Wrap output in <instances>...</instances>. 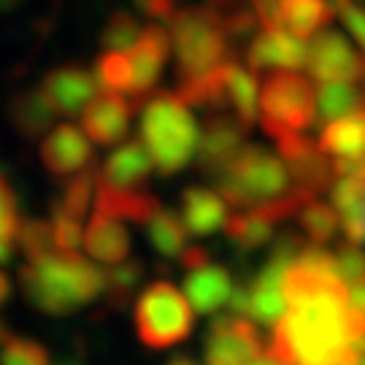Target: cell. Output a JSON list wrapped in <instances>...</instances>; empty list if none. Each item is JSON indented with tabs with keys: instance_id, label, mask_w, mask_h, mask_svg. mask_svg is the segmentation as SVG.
<instances>
[{
	"instance_id": "obj_1",
	"label": "cell",
	"mask_w": 365,
	"mask_h": 365,
	"mask_svg": "<svg viewBox=\"0 0 365 365\" xmlns=\"http://www.w3.org/2000/svg\"><path fill=\"white\" fill-rule=\"evenodd\" d=\"M287 312L271 333L282 365H357L365 357V319L349 306L336 252L306 244L284 274Z\"/></svg>"
},
{
	"instance_id": "obj_2",
	"label": "cell",
	"mask_w": 365,
	"mask_h": 365,
	"mask_svg": "<svg viewBox=\"0 0 365 365\" xmlns=\"http://www.w3.org/2000/svg\"><path fill=\"white\" fill-rule=\"evenodd\" d=\"M19 287L33 309L49 317H66L103 295L106 271L78 252H54L22 265Z\"/></svg>"
},
{
	"instance_id": "obj_3",
	"label": "cell",
	"mask_w": 365,
	"mask_h": 365,
	"mask_svg": "<svg viewBox=\"0 0 365 365\" xmlns=\"http://www.w3.org/2000/svg\"><path fill=\"white\" fill-rule=\"evenodd\" d=\"M138 111H141V138L155 160L157 173L173 176L187 168V163L197 152L200 133L182 95L168 90L149 92L138 103Z\"/></svg>"
},
{
	"instance_id": "obj_4",
	"label": "cell",
	"mask_w": 365,
	"mask_h": 365,
	"mask_svg": "<svg viewBox=\"0 0 365 365\" xmlns=\"http://www.w3.org/2000/svg\"><path fill=\"white\" fill-rule=\"evenodd\" d=\"M214 184L220 195L238 209H265L298 190L289 182L284 160L260 144L241 146V152L214 179Z\"/></svg>"
},
{
	"instance_id": "obj_5",
	"label": "cell",
	"mask_w": 365,
	"mask_h": 365,
	"mask_svg": "<svg viewBox=\"0 0 365 365\" xmlns=\"http://www.w3.org/2000/svg\"><path fill=\"white\" fill-rule=\"evenodd\" d=\"M168 22L176 54V81L203 76L227 60L230 36L209 6H184Z\"/></svg>"
},
{
	"instance_id": "obj_6",
	"label": "cell",
	"mask_w": 365,
	"mask_h": 365,
	"mask_svg": "<svg viewBox=\"0 0 365 365\" xmlns=\"http://www.w3.org/2000/svg\"><path fill=\"white\" fill-rule=\"evenodd\" d=\"M135 333L149 349H170L190 339L195 309L170 282H152L135 298Z\"/></svg>"
},
{
	"instance_id": "obj_7",
	"label": "cell",
	"mask_w": 365,
	"mask_h": 365,
	"mask_svg": "<svg viewBox=\"0 0 365 365\" xmlns=\"http://www.w3.org/2000/svg\"><path fill=\"white\" fill-rule=\"evenodd\" d=\"M260 125L265 135L276 141L317 125V95L312 81L295 71L265 78L260 92Z\"/></svg>"
},
{
	"instance_id": "obj_8",
	"label": "cell",
	"mask_w": 365,
	"mask_h": 365,
	"mask_svg": "<svg viewBox=\"0 0 365 365\" xmlns=\"http://www.w3.org/2000/svg\"><path fill=\"white\" fill-rule=\"evenodd\" d=\"M306 247V241L300 238L295 230L282 233L274 238V249L268 255V260L262 262V268L257 274L247 279L249 287V312L257 325L274 327L279 322V317L284 314V274H287L289 262L300 255V249Z\"/></svg>"
},
{
	"instance_id": "obj_9",
	"label": "cell",
	"mask_w": 365,
	"mask_h": 365,
	"mask_svg": "<svg viewBox=\"0 0 365 365\" xmlns=\"http://www.w3.org/2000/svg\"><path fill=\"white\" fill-rule=\"evenodd\" d=\"M262 357V339L252 319L222 314L211 322L203 341L206 365H249Z\"/></svg>"
},
{
	"instance_id": "obj_10",
	"label": "cell",
	"mask_w": 365,
	"mask_h": 365,
	"mask_svg": "<svg viewBox=\"0 0 365 365\" xmlns=\"http://www.w3.org/2000/svg\"><path fill=\"white\" fill-rule=\"evenodd\" d=\"M279 157L284 160L295 187L303 190L306 195L317 197L319 192L330 190L333 182H336L333 160L309 135L289 133L284 138H279Z\"/></svg>"
},
{
	"instance_id": "obj_11",
	"label": "cell",
	"mask_w": 365,
	"mask_h": 365,
	"mask_svg": "<svg viewBox=\"0 0 365 365\" xmlns=\"http://www.w3.org/2000/svg\"><path fill=\"white\" fill-rule=\"evenodd\" d=\"M306 68L317 81H365V54L357 52L339 30H319L306 57Z\"/></svg>"
},
{
	"instance_id": "obj_12",
	"label": "cell",
	"mask_w": 365,
	"mask_h": 365,
	"mask_svg": "<svg viewBox=\"0 0 365 365\" xmlns=\"http://www.w3.org/2000/svg\"><path fill=\"white\" fill-rule=\"evenodd\" d=\"M244 135H247V128L235 117H227L220 111L206 117L200 141H197V168H200V173L214 182L222 170L230 165V160L241 152Z\"/></svg>"
},
{
	"instance_id": "obj_13",
	"label": "cell",
	"mask_w": 365,
	"mask_h": 365,
	"mask_svg": "<svg viewBox=\"0 0 365 365\" xmlns=\"http://www.w3.org/2000/svg\"><path fill=\"white\" fill-rule=\"evenodd\" d=\"M98 90V78L90 68L68 63L49 71L41 81V95L49 103L54 114L60 117H73L78 111H84Z\"/></svg>"
},
{
	"instance_id": "obj_14",
	"label": "cell",
	"mask_w": 365,
	"mask_h": 365,
	"mask_svg": "<svg viewBox=\"0 0 365 365\" xmlns=\"http://www.w3.org/2000/svg\"><path fill=\"white\" fill-rule=\"evenodd\" d=\"M170 57V33L163 25H144L138 38L130 49L133 60V103L138 108V103L144 101L149 92L155 90L157 78L163 73V68Z\"/></svg>"
},
{
	"instance_id": "obj_15",
	"label": "cell",
	"mask_w": 365,
	"mask_h": 365,
	"mask_svg": "<svg viewBox=\"0 0 365 365\" xmlns=\"http://www.w3.org/2000/svg\"><path fill=\"white\" fill-rule=\"evenodd\" d=\"M138 108L133 101H128L122 92H106L101 98H92L90 106L84 108V133L90 135L98 146L122 144L130 130V117Z\"/></svg>"
},
{
	"instance_id": "obj_16",
	"label": "cell",
	"mask_w": 365,
	"mask_h": 365,
	"mask_svg": "<svg viewBox=\"0 0 365 365\" xmlns=\"http://www.w3.org/2000/svg\"><path fill=\"white\" fill-rule=\"evenodd\" d=\"M92 144L87 141V133L73 125H60L49 130V135L41 144V163L57 179L76 176L81 170L92 168Z\"/></svg>"
},
{
	"instance_id": "obj_17",
	"label": "cell",
	"mask_w": 365,
	"mask_h": 365,
	"mask_svg": "<svg viewBox=\"0 0 365 365\" xmlns=\"http://www.w3.org/2000/svg\"><path fill=\"white\" fill-rule=\"evenodd\" d=\"M309 49L303 38L292 36L284 27H274L265 30L257 38L249 43L247 49V66L255 73H265V71H298L300 66H306Z\"/></svg>"
},
{
	"instance_id": "obj_18",
	"label": "cell",
	"mask_w": 365,
	"mask_h": 365,
	"mask_svg": "<svg viewBox=\"0 0 365 365\" xmlns=\"http://www.w3.org/2000/svg\"><path fill=\"white\" fill-rule=\"evenodd\" d=\"M235 279L227 274V268L220 262H200L195 268H190L184 276V289L187 300L197 314H217L220 309L230 306Z\"/></svg>"
},
{
	"instance_id": "obj_19",
	"label": "cell",
	"mask_w": 365,
	"mask_h": 365,
	"mask_svg": "<svg viewBox=\"0 0 365 365\" xmlns=\"http://www.w3.org/2000/svg\"><path fill=\"white\" fill-rule=\"evenodd\" d=\"M155 168V160L141 141H125L103 160V168L98 170L101 182L119 187V190H141L149 182V173Z\"/></svg>"
},
{
	"instance_id": "obj_20",
	"label": "cell",
	"mask_w": 365,
	"mask_h": 365,
	"mask_svg": "<svg viewBox=\"0 0 365 365\" xmlns=\"http://www.w3.org/2000/svg\"><path fill=\"white\" fill-rule=\"evenodd\" d=\"M160 206V197L146 192V190H119L106 182H98V192H95V211L114 217L122 222H135V225H146L155 217Z\"/></svg>"
},
{
	"instance_id": "obj_21",
	"label": "cell",
	"mask_w": 365,
	"mask_h": 365,
	"mask_svg": "<svg viewBox=\"0 0 365 365\" xmlns=\"http://www.w3.org/2000/svg\"><path fill=\"white\" fill-rule=\"evenodd\" d=\"M319 146L333 160V165L365 160V108L327 122L319 135Z\"/></svg>"
},
{
	"instance_id": "obj_22",
	"label": "cell",
	"mask_w": 365,
	"mask_h": 365,
	"mask_svg": "<svg viewBox=\"0 0 365 365\" xmlns=\"http://www.w3.org/2000/svg\"><path fill=\"white\" fill-rule=\"evenodd\" d=\"M182 220L190 235H211L227 222V200L209 187L192 184L182 192Z\"/></svg>"
},
{
	"instance_id": "obj_23",
	"label": "cell",
	"mask_w": 365,
	"mask_h": 365,
	"mask_svg": "<svg viewBox=\"0 0 365 365\" xmlns=\"http://www.w3.org/2000/svg\"><path fill=\"white\" fill-rule=\"evenodd\" d=\"M84 249L95 262L117 265L130 257V233L119 220L95 211L84 233Z\"/></svg>"
},
{
	"instance_id": "obj_24",
	"label": "cell",
	"mask_w": 365,
	"mask_h": 365,
	"mask_svg": "<svg viewBox=\"0 0 365 365\" xmlns=\"http://www.w3.org/2000/svg\"><path fill=\"white\" fill-rule=\"evenodd\" d=\"M225 92H227V108L233 117L252 130L257 122V106H260V90H257V73L249 66H241L235 57L225 60Z\"/></svg>"
},
{
	"instance_id": "obj_25",
	"label": "cell",
	"mask_w": 365,
	"mask_h": 365,
	"mask_svg": "<svg viewBox=\"0 0 365 365\" xmlns=\"http://www.w3.org/2000/svg\"><path fill=\"white\" fill-rule=\"evenodd\" d=\"M336 16L330 0H282L279 3V27L298 38H312L325 30Z\"/></svg>"
},
{
	"instance_id": "obj_26",
	"label": "cell",
	"mask_w": 365,
	"mask_h": 365,
	"mask_svg": "<svg viewBox=\"0 0 365 365\" xmlns=\"http://www.w3.org/2000/svg\"><path fill=\"white\" fill-rule=\"evenodd\" d=\"M276 225H282V222H276L271 214H265L262 209H249L241 211V214H230L222 230L227 235V241L235 244L238 249L257 252V249L274 241Z\"/></svg>"
},
{
	"instance_id": "obj_27",
	"label": "cell",
	"mask_w": 365,
	"mask_h": 365,
	"mask_svg": "<svg viewBox=\"0 0 365 365\" xmlns=\"http://www.w3.org/2000/svg\"><path fill=\"white\" fill-rule=\"evenodd\" d=\"M11 125L22 138H41L52 130V108L36 90H22L11 98Z\"/></svg>"
},
{
	"instance_id": "obj_28",
	"label": "cell",
	"mask_w": 365,
	"mask_h": 365,
	"mask_svg": "<svg viewBox=\"0 0 365 365\" xmlns=\"http://www.w3.org/2000/svg\"><path fill=\"white\" fill-rule=\"evenodd\" d=\"M365 106V90L354 81H325L317 92V122L349 117Z\"/></svg>"
},
{
	"instance_id": "obj_29",
	"label": "cell",
	"mask_w": 365,
	"mask_h": 365,
	"mask_svg": "<svg viewBox=\"0 0 365 365\" xmlns=\"http://www.w3.org/2000/svg\"><path fill=\"white\" fill-rule=\"evenodd\" d=\"M187 235H190V230H187L184 220L170 209H160L146 222V238H149L152 249L165 260L179 257L187 249Z\"/></svg>"
},
{
	"instance_id": "obj_30",
	"label": "cell",
	"mask_w": 365,
	"mask_h": 365,
	"mask_svg": "<svg viewBox=\"0 0 365 365\" xmlns=\"http://www.w3.org/2000/svg\"><path fill=\"white\" fill-rule=\"evenodd\" d=\"M298 225L312 244H322V247L330 244V241H336V235L341 230V220L336 209L322 203L319 197H312V200H306L300 206Z\"/></svg>"
},
{
	"instance_id": "obj_31",
	"label": "cell",
	"mask_w": 365,
	"mask_h": 365,
	"mask_svg": "<svg viewBox=\"0 0 365 365\" xmlns=\"http://www.w3.org/2000/svg\"><path fill=\"white\" fill-rule=\"evenodd\" d=\"M144 282V262L138 260H122L117 265H111V271H106V300L111 309H125L133 300L135 289Z\"/></svg>"
},
{
	"instance_id": "obj_32",
	"label": "cell",
	"mask_w": 365,
	"mask_h": 365,
	"mask_svg": "<svg viewBox=\"0 0 365 365\" xmlns=\"http://www.w3.org/2000/svg\"><path fill=\"white\" fill-rule=\"evenodd\" d=\"M95 176H98L95 168H87V170H81V173H76V176H71V179L63 184L57 200H54V211H63V214H71V217L81 220L92 203Z\"/></svg>"
},
{
	"instance_id": "obj_33",
	"label": "cell",
	"mask_w": 365,
	"mask_h": 365,
	"mask_svg": "<svg viewBox=\"0 0 365 365\" xmlns=\"http://www.w3.org/2000/svg\"><path fill=\"white\" fill-rule=\"evenodd\" d=\"M95 78L106 92L133 95V60L130 52H103L95 63Z\"/></svg>"
},
{
	"instance_id": "obj_34",
	"label": "cell",
	"mask_w": 365,
	"mask_h": 365,
	"mask_svg": "<svg viewBox=\"0 0 365 365\" xmlns=\"http://www.w3.org/2000/svg\"><path fill=\"white\" fill-rule=\"evenodd\" d=\"M0 365H52V357L38 341L6 333L0 336Z\"/></svg>"
},
{
	"instance_id": "obj_35",
	"label": "cell",
	"mask_w": 365,
	"mask_h": 365,
	"mask_svg": "<svg viewBox=\"0 0 365 365\" xmlns=\"http://www.w3.org/2000/svg\"><path fill=\"white\" fill-rule=\"evenodd\" d=\"M138 33H141V25H138L135 14L119 9L106 19L103 30H101V46H103V52H125L135 43Z\"/></svg>"
},
{
	"instance_id": "obj_36",
	"label": "cell",
	"mask_w": 365,
	"mask_h": 365,
	"mask_svg": "<svg viewBox=\"0 0 365 365\" xmlns=\"http://www.w3.org/2000/svg\"><path fill=\"white\" fill-rule=\"evenodd\" d=\"M19 209H16V197H14L9 182L0 176V265L14 257L16 238H19Z\"/></svg>"
},
{
	"instance_id": "obj_37",
	"label": "cell",
	"mask_w": 365,
	"mask_h": 365,
	"mask_svg": "<svg viewBox=\"0 0 365 365\" xmlns=\"http://www.w3.org/2000/svg\"><path fill=\"white\" fill-rule=\"evenodd\" d=\"M16 244L22 247L27 262L41 260L46 255H54L60 252L57 249V241H54V227L49 220H27L19 225V238Z\"/></svg>"
},
{
	"instance_id": "obj_38",
	"label": "cell",
	"mask_w": 365,
	"mask_h": 365,
	"mask_svg": "<svg viewBox=\"0 0 365 365\" xmlns=\"http://www.w3.org/2000/svg\"><path fill=\"white\" fill-rule=\"evenodd\" d=\"M336 260H339V274L346 287L357 284L365 279V252L363 244H352V241H341L336 249Z\"/></svg>"
},
{
	"instance_id": "obj_39",
	"label": "cell",
	"mask_w": 365,
	"mask_h": 365,
	"mask_svg": "<svg viewBox=\"0 0 365 365\" xmlns=\"http://www.w3.org/2000/svg\"><path fill=\"white\" fill-rule=\"evenodd\" d=\"M333 9L339 11L344 27L352 33V38L357 41L360 52L365 54V0H330Z\"/></svg>"
},
{
	"instance_id": "obj_40",
	"label": "cell",
	"mask_w": 365,
	"mask_h": 365,
	"mask_svg": "<svg viewBox=\"0 0 365 365\" xmlns=\"http://www.w3.org/2000/svg\"><path fill=\"white\" fill-rule=\"evenodd\" d=\"M52 227H54V241H57L60 252H78L81 241H84L81 220L71 217V214H63V211H54Z\"/></svg>"
},
{
	"instance_id": "obj_41",
	"label": "cell",
	"mask_w": 365,
	"mask_h": 365,
	"mask_svg": "<svg viewBox=\"0 0 365 365\" xmlns=\"http://www.w3.org/2000/svg\"><path fill=\"white\" fill-rule=\"evenodd\" d=\"M135 9L152 19H170L176 14V0H133Z\"/></svg>"
},
{
	"instance_id": "obj_42",
	"label": "cell",
	"mask_w": 365,
	"mask_h": 365,
	"mask_svg": "<svg viewBox=\"0 0 365 365\" xmlns=\"http://www.w3.org/2000/svg\"><path fill=\"white\" fill-rule=\"evenodd\" d=\"M279 3L282 0H255V14L265 30L279 27Z\"/></svg>"
},
{
	"instance_id": "obj_43",
	"label": "cell",
	"mask_w": 365,
	"mask_h": 365,
	"mask_svg": "<svg viewBox=\"0 0 365 365\" xmlns=\"http://www.w3.org/2000/svg\"><path fill=\"white\" fill-rule=\"evenodd\" d=\"M346 292H349V306L365 319V279H360L352 287H346Z\"/></svg>"
},
{
	"instance_id": "obj_44",
	"label": "cell",
	"mask_w": 365,
	"mask_h": 365,
	"mask_svg": "<svg viewBox=\"0 0 365 365\" xmlns=\"http://www.w3.org/2000/svg\"><path fill=\"white\" fill-rule=\"evenodd\" d=\"M9 295H11V282H9V276L0 271V306L9 300Z\"/></svg>"
},
{
	"instance_id": "obj_45",
	"label": "cell",
	"mask_w": 365,
	"mask_h": 365,
	"mask_svg": "<svg viewBox=\"0 0 365 365\" xmlns=\"http://www.w3.org/2000/svg\"><path fill=\"white\" fill-rule=\"evenodd\" d=\"M165 365H197L192 357H187V354H176V357H170Z\"/></svg>"
},
{
	"instance_id": "obj_46",
	"label": "cell",
	"mask_w": 365,
	"mask_h": 365,
	"mask_svg": "<svg viewBox=\"0 0 365 365\" xmlns=\"http://www.w3.org/2000/svg\"><path fill=\"white\" fill-rule=\"evenodd\" d=\"M249 365H282V363H279V360H276L274 354H268V357H265V354H262L260 360H255V363H249Z\"/></svg>"
},
{
	"instance_id": "obj_47",
	"label": "cell",
	"mask_w": 365,
	"mask_h": 365,
	"mask_svg": "<svg viewBox=\"0 0 365 365\" xmlns=\"http://www.w3.org/2000/svg\"><path fill=\"white\" fill-rule=\"evenodd\" d=\"M357 365H365V357H363V360H360V363H357Z\"/></svg>"
}]
</instances>
